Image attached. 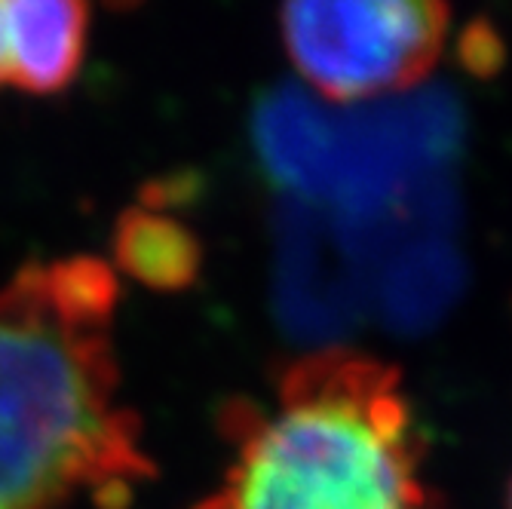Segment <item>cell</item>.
<instances>
[{"label":"cell","instance_id":"cell-7","mask_svg":"<svg viewBox=\"0 0 512 509\" xmlns=\"http://www.w3.org/2000/svg\"><path fill=\"white\" fill-rule=\"evenodd\" d=\"M509 509H512V488H509Z\"/></svg>","mask_w":512,"mask_h":509},{"label":"cell","instance_id":"cell-2","mask_svg":"<svg viewBox=\"0 0 512 509\" xmlns=\"http://www.w3.org/2000/svg\"><path fill=\"white\" fill-rule=\"evenodd\" d=\"M224 430L234 454L197 509H433L411 399L368 353L301 356L270 405H230Z\"/></svg>","mask_w":512,"mask_h":509},{"label":"cell","instance_id":"cell-1","mask_svg":"<svg viewBox=\"0 0 512 509\" xmlns=\"http://www.w3.org/2000/svg\"><path fill=\"white\" fill-rule=\"evenodd\" d=\"M114 307L111 267L83 255L28 264L0 289V509L74 494L120 509L151 476L120 402Z\"/></svg>","mask_w":512,"mask_h":509},{"label":"cell","instance_id":"cell-6","mask_svg":"<svg viewBox=\"0 0 512 509\" xmlns=\"http://www.w3.org/2000/svg\"><path fill=\"white\" fill-rule=\"evenodd\" d=\"M0 83H7V31H4V0H0Z\"/></svg>","mask_w":512,"mask_h":509},{"label":"cell","instance_id":"cell-4","mask_svg":"<svg viewBox=\"0 0 512 509\" xmlns=\"http://www.w3.org/2000/svg\"><path fill=\"white\" fill-rule=\"evenodd\" d=\"M4 31L7 83L53 96L80 71L89 10L71 0H4Z\"/></svg>","mask_w":512,"mask_h":509},{"label":"cell","instance_id":"cell-3","mask_svg":"<svg viewBox=\"0 0 512 509\" xmlns=\"http://www.w3.org/2000/svg\"><path fill=\"white\" fill-rule=\"evenodd\" d=\"M286 53L325 99L356 102L405 89L442 59L448 10L427 0L292 4L279 13Z\"/></svg>","mask_w":512,"mask_h":509},{"label":"cell","instance_id":"cell-5","mask_svg":"<svg viewBox=\"0 0 512 509\" xmlns=\"http://www.w3.org/2000/svg\"><path fill=\"white\" fill-rule=\"evenodd\" d=\"M114 255L138 283L163 292L191 286L200 270L197 237L181 221L151 209H132L120 218Z\"/></svg>","mask_w":512,"mask_h":509}]
</instances>
